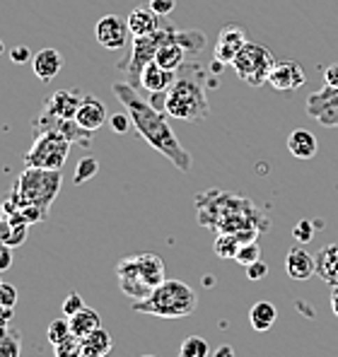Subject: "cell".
Instances as JSON below:
<instances>
[{
    "instance_id": "6da1fadb",
    "label": "cell",
    "mask_w": 338,
    "mask_h": 357,
    "mask_svg": "<svg viewBox=\"0 0 338 357\" xmlns=\"http://www.w3.org/2000/svg\"><path fill=\"white\" fill-rule=\"evenodd\" d=\"M114 97L124 104V109L128 112L131 121H133L135 130L145 138V143L152 150H157L162 157H167L174 167H177L182 174H186L191 169V155L189 150L179 143L177 133L172 130V126L167 123L165 112L152 107L147 99L140 97V92L128 82L116 80L112 85Z\"/></svg>"
},
{
    "instance_id": "7a4b0ae2",
    "label": "cell",
    "mask_w": 338,
    "mask_h": 357,
    "mask_svg": "<svg viewBox=\"0 0 338 357\" xmlns=\"http://www.w3.org/2000/svg\"><path fill=\"white\" fill-rule=\"evenodd\" d=\"M196 215L203 227L215 234H240V232H266L271 220L254 206L251 198L230 191H200L196 196Z\"/></svg>"
},
{
    "instance_id": "3957f363",
    "label": "cell",
    "mask_w": 338,
    "mask_h": 357,
    "mask_svg": "<svg viewBox=\"0 0 338 357\" xmlns=\"http://www.w3.org/2000/svg\"><path fill=\"white\" fill-rule=\"evenodd\" d=\"M208 75L196 61H184L177 70V80L165 94V114L189 123H203L210 116V104L205 97Z\"/></svg>"
},
{
    "instance_id": "277c9868",
    "label": "cell",
    "mask_w": 338,
    "mask_h": 357,
    "mask_svg": "<svg viewBox=\"0 0 338 357\" xmlns=\"http://www.w3.org/2000/svg\"><path fill=\"white\" fill-rule=\"evenodd\" d=\"M63 174L61 169H39V167H24V172L17 176L10 196L3 201L5 215L15 213L22 206H36L49 213L51 203L56 201L61 191Z\"/></svg>"
},
{
    "instance_id": "5b68a950",
    "label": "cell",
    "mask_w": 338,
    "mask_h": 357,
    "mask_svg": "<svg viewBox=\"0 0 338 357\" xmlns=\"http://www.w3.org/2000/svg\"><path fill=\"white\" fill-rule=\"evenodd\" d=\"M114 273H116V280H119L121 292L131 299L147 297L157 285H162L167 280L165 261L157 254H150V251L124 256L116 264Z\"/></svg>"
},
{
    "instance_id": "8992f818",
    "label": "cell",
    "mask_w": 338,
    "mask_h": 357,
    "mask_svg": "<svg viewBox=\"0 0 338 357\" xmlns=\"http://www.w3.org/2000/svg\"><path fill=\"white\" fill-rule=\"evenodd\" d=\"M196 292L182 280H165L147 297L133 299L135 314H150L157 319H186L196 312Z\"/></svg>"
},
{
    "instance_id": "52a82bcc",
    "label": "cell",
    "mask_w": 338,
    "mask_h": 357,
    "mask_svg": "<svg viewBox=\"0 0 338 357\" xmlns=\"http://www.w3.org/2000/svg\"><path fill=\"white\" fill-rule=\"evenodd\" d=\"M172 36H174V27L167 22L162 24L155 34L133 36V41H131V54L116 66L126 75V82H128V85L140 89V75H142V70H145V66L155 61L157 49H160L165 41H172Z\"/></svg>"
},
{
    "instance_id": "ba28073f",
    "label": "cell",
    "mask_w": 338,
    "mask_h": 357,
    "mask_svg": "<svg viewBox=\"0 0 338 357\" xmlns=\"http://www.w3.org/2000/svg\"><path fill=\"white\" fill-rule=\"evenodd\" d=\"M73 143L58 130H44L34 135V143L24 155V167H39V169H63L68 162Z\"/></svg>"
},
{
    "instance_id": "9c48e42d",
    "label": "cell",
    "mask_w": 338,
    "mask_h": 357,
    "mask_svg": "<svg viewBox=\"0 0 338 357\" xmlns=\"http://www.w3.org/2000/svg\"><path fill=\"white\" fill-rule=\"evenodd\" d=\"M273 66H276L273 54L266 46L256 44V41H247L240 54L235 56V61H232L235 73L251 87H261L263 82H268Z\"/></svg>"
},
{
    "instance_id": "30bf717a",
    "label": "cell",
    "mask_w": 338,
    "mask_h": 357,
    "mask_svg": "<svg viewBox=\"0 0 338 357\" xmlns=\"http://www.w3.org/2000/svg\"><path fill=\"white\" fill-rule=\"evenodd\" d=\"M307 116L324 128H338V87L324 85L307 97Z\"/></svg>"
},
{
    "instance_id": "8fae6325",
    "label": "cell",
    "mask_w": 338,
    "mask_h": 357,
    "mask_svg": "<svg viewBox=\"0 0 338 357\" xmlns=\"http://www.w3.org/2000/svg\"><path fill=\"white\" fill-rule=\"evenodd\" d=\"M128 36H131L128 20L121 17V15H104L94 24V39L107 51H121L128 44Z\"/></svg>"
},
{
    "instance_id": "7c38bea8",
    "label": "cell",
    "mask_w": 338,
    "mask_h": 357,
    "mask_svg": "<svg viewBox=\"0 0 338 357\" xmlns=\"http://www.w3.org/2000/svg\"><path fill=\"white\" fill-rule=\"evenodd\" d=\"M304 82H307V75L297 61H276L271 75H268V85L278 92H293V89L302 87Z\"/></svg>"
},
{
    "instance_id": "4fadbf2b",
    "label": "cell",
    "mask_w": 338,
    "mask_h": 357,
    "mask_svg": "<svg viewBox=\"0 0 338 357\" xmlns=\"http://www.w3.org/2000/svg\"><path fill=\"white\" fill-rule=\"evenodd\" d=\"M247 41L249 39H247L244 29L237 27V24H225V27L220 29L218 39H215V59L223 61L225 66H232L235 56L240 54Z\"/></svg>"
},
{
    "instance_id": "5bb4252c",
    "label": "cell",
    "mask_w": 338,
    "mask_h": 357,
    "mask_svg": "<svg viewBox=\"0 0 338 357\" xmlns=\"http://www.w3.org/2000/svg\"><path fill=\"white\" fill-rule=\"evenodd\" d=\"M82 94L78 89H58V92L51 94L44 102V109L41 112L51 114V116L58 119H75L78 109H80Z\"/></svg>"
},
{
    "instance_id": "9a60e30c",
    "label": "cell",
    "mask_w": 338,
    "mask_h": 357,
    "mask_svg": "<svg viewBox=\"0 0 338 357\" xmlns=\"http://www.w3.org/2000/svg\"><path fill=\"white\" fill-rule=\"evenodd\" d=\"M75 121H78V126H80V128L94 133V130H99L109 121L107 107H104L102 99L84 94L82 102H80V109H78V114H75Z\"/></svg>"
},
{
    "instance_id": "2e32d148",
    "label": "cell",
    "mask_w": 338,
    "mask_h": 357,
    "mask_svg": "<svg viewBox=\"0 0 338 357\" xmlns=\"http://www.w3.org/2000/svg\"><path fill=\"white\" fill-rule=\"evenodd\" d=\"M285 273H288L293 280H309L311 275H316V259L309 251L295 246V249H290L288 256H285Z\"/></svg>"
},
{
    "instance_id": "e0dca14e",
    "label": "cell",
    "mask_w": 338,
    "mask_h": 357,
    "mask_svg": "<svg viewBox=\"0 0 338 357\" xmlns=\"http://www.w3.org/2000/svg\"><path fill=\"white\" fill-rule=\"evenodd\" d=\"M177 80V70H167L160 63H147L145 70L140 75V89H145L147 94L152 92H167L172 87V82Z\"/></svg>"
},
{
    "instance_id": "ac0fdd59",
    "label": "cell",
    "mask_w": 338,
    "mask_h": 357,
    "mask_svg": "<svg viewBox=\"0 0 338 357\" xmlns=\"http://www.w3.org/2000/svg\"><path fill=\"white\" fill-rule=\"evenodd\" d=\"M63 68V56L58 49H44L31 59V70L41 82H51L61 73Z\"/></svg>"
},
{
    "instance_id": "d6986e66",
    "label": "cell",
    "mask_w": 338,
    "mask_h": 357,
    "mask_svg": "<svg viewBox=\"0 0 338 357\" xmlns=\"http://www.w3.org/2000/svg\"><path fill=\"white\" fill-rule=\"evenodd\" d=\"M316 275L331 287L338 285V244H326L316 251Z\"/></svg>"
},
{
    "instance_id": "ffe728a7",
    "label": "cell",
    "mask_w": 338,
    "mask_h": 357,
    "mask_svg": "<svg viewBox=\"0 0 338 357\" xmlns=\"http://www.w3.org/2000/svg\"><path fill=\"white\" fill-rule=\"evenodd\" d=\"M126 20H128V29H131V34H133V36L155 34V31L165 24L160 15H155L152 10H142V8L131 10V15Z\"/></svg>"
},
{
    "instance_id": "44dd1931",
    "label": "cell",
    "mask_w": 338,
    "mask_h": 357,
    "mask_svg": "<svg viewBox=\"0 0 338 357\" xmlns=\"http://www.w3.org/2000/svg\"><path fill=\"white\" fill-rule=\"evenodd\" d=\"M288 150H290V155L297 157V160H311V157L316 155V150H319V143H316L314 133H309V130H304V128H297L288 135Z\"/></svg>"
},
{
    "instance_id": "7402d4cb",
    "label": "cell",
    "mask_w": 338,
    "mask_h": 357,
    "mask_svg": "<svg viewBox=\"0 0 338 357\" xmlns=\"http://www.w3.org/2000/svg\"><path fill=\"white\" fill-rule=\"evenodd\" d=\"M276 319H278L276 304L266 302V299L256 302L249 309V324H251L254 331H258V333H266V331H271V326L276 324Z\"/></svg>"
},
{
    "instance_id": "603a6c76",
    "label": "cell",
    "mask_w": 338,
    "mask_h": 357,
    "mask_svg": "<svg viewBox=\"0 0 338 357\" xmlns=\"http://www.w3.org/2000/svg\"><path fill=\"white\" fill-rule=\"evenodd\" d=\"M82 340V355L84 357H104L112 350V335L109 331H104L102 326L94 328L92 333H87Z\"/></svg>"
},
{
    "instance_id": "cb8c5ba5",
    "label": "cell",
    "mask_w": 338,
    "mask_h": 357,
    "mask_svg": "<svg viewBox=\"0 0 338 357\" xmlns=\"http://www.w3.org/2000/svg\"><path fill=\"white\" fill-rule=\"evenodd\" d=\"M172 39L177 41V44L186 51V56H191V59L200 56V51L208 44V39H205V34L200 29H174Z\"/></svg>"
},
{
    "instance_id": "d4e9b609",
    "label": "cell",
    "mask_w": 338,
    "mask_h": 357,
    "mask_svg": "<svg viewBox=\"0 0 338 357\" xmlns=\"http://www.w3.org/2000/svg\"><path fill=\"white\" fill-rule=\"evenodd\" d=\"M184 61H186V51H184L174 39L165 41L155 54V63H160V66L167 68V70H179Z\"/></svg>"
},
{
    "instance_id": "484cf974",
    "label": "cell",
    "mask_w": 338,
    "mask_h": 357,
    "mask_svg": "<svg viewBox=\"0 0 338 357\" xmlns=\"http://www.w3.org/2000/svg\"><path fill=\"white\" fill-rule=\"evenodd\" d=\"M99 326H102V319H99V314L89 307H82L80 312L71 317V331H73V335H78V338H84V335L92 333V331Z\"/></svg>"
},
{
    "instance_id": "4316f807",
    "label": "cell",
    "mask_w": 338,
    "mask_h": 357,
    "mask_svg": "<svg viewBox=\"0 0 338 357\" xmlns=\"http://www.w3.org/2000/svg\"><path fill=\"white\" fill-rule=\"evenodd\" d=\"M240 246H242V239L237 237V234H218L213 249H215V256H220V259H235Z\"/></svg>"
},
{
    "instance_id": "83f0119b",
    "label": "cell",
    "mask_w": 338,
    "mask_h": 357,
    "mask_svg": "<svg viewBox=\"0 0 338 357\" xmlns=\"http://www.w3.org/2000/svg\"><path fill=\"white\" fill-rule=\"evenodd\" d=\"M208 355H210L208 340L200 338V335H189L182 343V348H179L177 357H208Z\"/></svg>"
},
{
    "instance_id": "f1b7e54d",
    "label": "cell",
    "mask_w": 338,
    "mask_h": 357,
    "mask_svg": "<svg viewBox=\"0 0 338 357\" xmlns=\"http://www.w3.org/2000/svg\"><path fill=\"white\" fill-rule=\"evenodd\" d=\"M54 355L56 357H82V340L71 333L68 338L58 340L54 345Z\"/></svg>"
},
{
    "instance_id": "f546056e",
    "label": "cell",
    "mask_w": 338,
    "mask_h": 357,
    "mask_svg": "<svg viewBox=\"0 0 338 357\" xmlns=\"http://www.w3.org/2000/svg\"><path fill=\"white\" fill-rule=\"evenodd\" d=\"M97 172H99V162H97V157H82L80 162H78V167H75V183L78 186H82V183H87L89 178H94L97 176Z\"/></svg>"
},
{
    "instance_id": "4dcf8cb0",
    "label": "cell",
    "mask_w": 338,
    "mask_h": 357,
    "mask_svg": "<svg viewBox=\"0 0 338 357\" xmlns=\"http://www.w3.org/2000/svg\"><path fill=\"white\" fill-rule=\"evenodd\" d=\"M73 331H71V319H54V321L49 324V328H46V338H49L51 345H56L58 340L68 338Z\"/></svg>"
},
{
    "instance_id": "1f68e13d",
    "label": "cell",
    "mask_w": 338,
    "mask_h": 357,
    "mask_svg": "<svg viewBox=\"0 0 338 357\" xmlns=\"http://www.w3.org/2000/svg\"><path fill=\"white\" fill-rule=\"evenodd\" d=\"M20 355H22V340H20L17 331H10L0 340V357H20Z\"/></svg>"
},
{
    "instance_id": "d6a6232c",
    "label": "cell",
    "mask_w": 338,
    "mask_h": 357,
    "mask_svg": "<svg viewBox=\"0 0 338 357\" xmlns=\"http://www.w3.org/2000/svg\"><path fill=\"white\" fill-rule=\"evenodd\" d=\"M258 259H261V246H258V241H247V244H242L240 251H237V256H235L237 264H242L244 268L249 264H254V261H258Z\"/></svg>"
},
{
    "instance_id": "836d02e7",
    "label": "cell",
    "mask_w": 338,
    "mask_h": 357,
    "mask_svg": "<svg viewBox=\"0 0 338 357\" xmlns=\"http://www.w3.org/2000/svg\"><path fill=\"white\" fill-rule=\"evenodd\" d=\"M10 225H13V222H10ZM27 229H29V225H13V229H10V237L5 239V244L13 246V249L22 246L24 241H27Z\"/></svg>"
},
{
    "instance_id": "e575fe53",
    "label": "cell",
    "mask_w": 338,
    "mask_h": 357,
    "mask_svg": "<svg viewBox=\"0 0 338 357\" xmlns=\"http://www.w3.org/2000/svg\"><path fill=\"white\" fill-rule=\"evenodd\" d=\"M293 237L300 241V244H307V241H311V237H314V225L309 222V220H302V222L295 225L293 229Z\"/></svg>"
},
{
    "instance_id": "d590c367",
    "label": "cell",
    "mask_w": 338,
    "mask_h": 357,
    "mask_svg": "<svg viewBox=\"0 0 338 357\" xmlns=\"http://www.w3.org/2000/svg\"><path fill=\"white\" fill-rule=\"evenodd\" d=\"M109 126H112L114 133H128V128L133 126V121H131L128 112H126V114H112V116H109Z\"/></svg>"
},
{
    "instance_id": "8d00e7d4",
    "label": "cell",
    "mask_w": 338,
    "mask_h": 357,
    "mask_svg": "<svg viewBox=\"0 0 338 357\" xmlns=\"http://www.w3.org/2000/svg\"><path fill=\"white\" fill-rule=\"evenodd\" d=\"M84 307V302H82V297L78 295V292H71L66 299H63V314H66L68 319L73 317V314H78L80 309Z\"/></svg>"
},
{
    "instance_id": "74e56055",
    "label": "cell",
    "mask_w": 338,
    "mask_h": 357,
    "mask_svg": "<svg viewBox=\"0 0 338 357\" xmlns=\"http://www.w3.org/2000/svg\"><path fill=\"white\" fill-rule=\"evenodd\" d=\"M17 304V290L10 282H0V307H15Z\"/></svg>"
},
{
    "instance_id": "f35d334b",
    "label": "cell",
    "mask_w": 338,
    "mask_h": 357,
    "mask_svg": "<svg viewBox=\"0 0 338 357\" xmlns=\"http://www.w3.org/2000/svg\"><path fill=\"white\" fill-rule=\"evenodd\" d=\"M268 275V266L263 264L261 259L258 261H254V264L247 266V278H249L251 282H256V280H263V278Z\"/></svg>"
},
{
    "instance_id": "ab89813d",
    "label": "cell",
    "mask_w": 338,
    "mask_h": 357,
    "mask_svg": "<svg viewBox=\"0 0 338 357\" xmlns=\"http://www.w3.org/2000/svg\"><path fill=\"white\" fill-rule=\"evenodd\" d=\"M31 51L27 49V46H13L10 49V61L15 63V66H24V63H31Z\"/></svg>"
},
{
    "instance_id": "60d3db41",
    "label": "cell",
    "mask_w": 338,
    "mask_h": 357,
    "mask_svg": "<svg viewBox=\"0 0 338 357\" xmlns=\"http://www.w3.org/2000/svg\"><path fill=\"white\" fill-rule=\"evenodd\" d=\"M174 8H177V0H150V10L160 17H167Z\"/></svg>"
},
{
    "instance_id": "b9f144b4",
    "label": "cell",
    "mask_w": 338,
    "mask_h": 357,
    "mask_svg": "<svg viewBox=\"0 0 338 357\" xmlns=\"http://www.w3.org/2000/svg\"><path fill=\"white\" fill-rule=\"evenodd\" d=\"M10 266H13V246L0 241V273H5Z\"/></svg>"
},
{
    "instance_id": "7bdbcfd3",
    "label": "cell",
    "mask_w": 338,
    "mask_h": 357,
    "mask_svg": "<svg viewBox=\"0 0 338 357\" xmlns=\"http://www.w3.org/2000/svg\"><path fill=\"white\" fill-rule=\"evenodd\" d=\"M324 85L338 87V63H334V66H329L324 70Z\"/></svg>"
},
{
    "instance_id": "ee69618b",
    "label": "cell",
    "mask_w": 338,
    "mask_h": 357,
    "mask_svg": "<svg viewBox=\"0 0 338 357\" xmlns=\"http://www.w3.org/2000/svg\"><path fill=\"white\" fill-rule=\"evenodd\" d=\"M10 229H13V225H10V220H8V218L0 220V241H5V239L10 237Z\"/></svg>"
},
{
    "instance_id": "f6af8a7d",
    "label": "cell",
    "mask_w": 338,
    "mask_h": 357,
    "mask_svg": "<svg viewBox=\"0 0 338 357\" xmlns=\"http://www.w3.org/2000/svg\"><path fill=\"white\" fill-rule=\"evenodd\" d=\"M213 357H235V348H232V345H220L213 353Z\"/></svg>"
},
{
    "instance_id": "bcb514c9",
    "label": "cell",
    "mask_w": 338,
    "mask_h": 357,
    "mask_svg": "<svg viewBox=\"0 0 338 357\" xmlns=\"http://www.w3.org/2000/svg\"><path fill=\"white\" fill-rule=\"evenodd\" d=\"M331 309H334V314L338 317V285L331 287Z\"/></svg>"
},
{
    "instance_id": "7dc6e473",
    "label": "cell",
    "mask_w": 338,
    "mask_h": 357,
    "mask_svg": "<svg viewBox=\"0 0 338 357\" xmlns=\"http://www.w3.org/2000/svg\"><path fill=\"white\" fill-rule=\"evenodd\" d=\"M10 331H13V328H10V324H8V321H3V319H0V340H3L5 335L10 333Z\"/></svg>"
},
{
    "instance_id": "c3c4849f",
    "label": "cell",
    "mask_w": 338,
    "mask_h": 357,
    "mask_svg": "<svg viewBox=\"0 0 338 357\" xmlns=\"http://www.w3.org/2000/svg\"><path fill=\"white\" fill-rule=\"evenodd\" d=\"M3 218H8V215H5V206H3V201H0V220Z\"/></svg>"
},
{
    "instance_id": "681fc988",
    "label": "cell",
    "mask_w": 338,
    "mask_h": 357,
    "mask_svg": "<svg viewBox=\"0 0 338 357\" xmlns=\"http://www.w3.org/2000/svg\"><path fill=\"white\" fill-rule=\"evenodd\" d=\"M3 51H5V44H3V41H0V56H3Z\"/></svg>"
},
{
    "instance_id": "f907efd6",
    "label": "cell",
    "mask_w": 338,
    "mask_h": 357,
    "mask_svg": "<svg viewBox=\"0 0 338 357\" xmlns=\"http://www.w3.org/2000/svg\"><path fill=\"white\" fill-rule=\"evenodd\" d=\"M142 357H155V355H142Z\"/></svg>"
},
{
    "instance_id": "816d5d0a",
    "label": "cell",
    "mask_w": 338,
    "mask_h": 357,
    "mask_svg": "<svg viewBox=\"0 0 338 357\" xmlns=\"http://www.w3.org/2000/svg\"><path fill=\"white\" fill-rule=\"evenodd\" d=\"M104 357H109V355H104Z\"/></svg>"
},
{
    "instance_id": "f5cc1de1",
    "label": "cell",
    "mask_w": 338,
    "mask_h": 357,
    "mask_svg": "<svg viewBox=\"0 0 338 357\" xmlns=\"http://www.w3.org/2000/svg\"><path fill=\"white\" fill-rule=\"evenodd\" d=\"M0 282H3V280H0Z\"/></svg>"
},
{
    "instance_id": "db71d44e",
    "label": "cell",
    "mask_w": 338,
    "mask_h": 357,
    "mask_svg": "<svg viewBox=\"0 0 338 357\" xmlns=\"http://www.w3.org/2000/svg\"><path fill=\"white\" fill-rule=\"evenodd\" d=\"M82 357H84V355H82Z\"/></svg>"
}]
</instances>
